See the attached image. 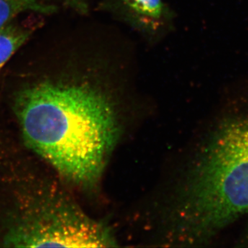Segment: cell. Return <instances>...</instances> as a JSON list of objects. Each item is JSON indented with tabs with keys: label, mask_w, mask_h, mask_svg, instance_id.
<instances>
[{
	"label": "cell",
	"mask_w": 248,
	"mask_h": 248,
	"mask_svg": "<svg viewBox=\"0 0 248 248\" xmlns=\"http://www.w3.org/2000/svg\"><path fill=\"white\" fill-rule=\"evenodd\" d=\"M54 11L53 6L45 4L41 0H0V29L24 13L45 15L51 14Z\"/></svg>",
	"instance_id": "cell-5"
},
{
	"label": "cell",
	"mask_w": 248,
	"mask_h": 248,
	"mask_svg": "<svg viewBox=\"0 0 248 248\" xmlns=\"http://www.w3.org/2000/svg\"><path fill=\"white\" fill-rule=\"evenodd\" d=\"M33 27L10 23L0 29V71L22 46L34 31Z\"/></svg>",
	"instance_id": "cell-4"
},
{
	"label": "cell",
	"mask_w": 248,
	"mask_h": 248,
	"mask_svg": "<svg viewBox=\"0 0 248 248\" xmlns=\"http://www.w3.org/2000/svg\"><path fill=\"white\" fill-rule=\"evenodd\" d=\"M7 243L17 247L99 248L113 246L105 227L64 200L31 210L10 232Z\"/></svg>",
	"instance_id": "cell-3"
},
{
	"label": "cell",
	"mask_w": 248,
	"mask_h": 248,
	"mask_svg": "<svg viewBox=\"0 0 248 248\" xmlns=\"http://www.w3.org/2000/svg\"><path fill=\"white\" fill-rule=\"evenodd\" d=\"M29 146L62 175L86 187L99 182L118 138L110 102L84 85L40 83L16 103Z\"/></svg>",
	"instance_id": "cell-1"
},
{
	"label": "cell",
	"mask_w": 248,
	"mask_h": 248,
	"mask_svg": "<svg viewBox=\"0 0 248 248\" xmlns=\"http://www.w3.org/2000/svg\"><path fill=\"white\" fill-rule=\"evenodd\" d=\"M134 11L143 16L159 17L162 13L161 0H124Z\"/></svg>",
	"instance_id": "cell-6"
},
{
	"label": "cell",
	"mask_w": 248,
	"mask_h": 248,
	"mask_svg": "<svg viewBox=\"0 0 248 248\" xmlns=\"http://www.w3.org/2000/svg\"><path fill=\"white\" fill-rule=\"evenodd\" d=\"M203 155L184 210L188 231L197 236L248 213V118L221 127Z\"/></svg>",
	"instance_id": "cell-2"
}]
</instances>
